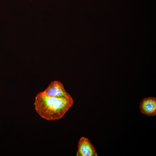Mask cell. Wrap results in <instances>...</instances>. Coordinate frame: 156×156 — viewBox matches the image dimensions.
Instances as JSON below:
<instances>
[{"label":"cell","mask_w":156,"mask_h":156,"mask_svg":"<svg viewBox=\"0 0 156 156\" xmlns=\"http://www.w3.org/2000/svg\"><path fill=\"white\" fill-rule=\"evenodd\" d=\"M139 108L143 114L153 116L156 114V98L148 97L143 99L139 104Z\"/></svg>","instance_id":"277c9868"},{"label":"cell","mask_w":156,"mask_h":156,"mask_svg":"<svg viewBox=\"0 0 156 156\" xmlns=\"http://www.w3.org/2000/svg\"><path fill=\"white\" fill-rule=\"evenodd\" d=\"M73 104L71 96L58 98L49 96L41 92L35 97V109L42 118L48 120L62 118Z\"/></svg>","instance_id":"6da1fadb"},{"label":"cell","mask_w":156,"mask_h":156,"mask_svg":"<svg viewBox=\"0 0 156 156\" xmlns=\"http://www.w3.org/2000/svg\"></svg>","instance_id":"8992f818"},{"label":"cell","mask_w":156,"mask_h":156,"mask_svg":"<svg viewBox=\"0 0 156 156\" xmlns=\"http://www.w3.org/2000/svg\"></svg>","instance_id":"5b68a950"},{"label":"cell","mask_w":156,"mask_h":156,"mask_svg":"<svg viewBox=\"0 0 156 156\" xmlns=\"http://www.w3.org/2000/svg\"><path fill=\"white\" fill-rule=\"evenodd\" d=\"M77 156H97L96 150L89 140L82 137L79 140Z\"/></svg>","instance_id":"3957f363"},{"label":"cell","mask_w":156,"mask_h":156,"mask_svg":"<svg viewBox=\"0 0 156 156\" xmlns=\"http://www.w3.org/2000/svg\"><path fill=\"white\" fill-rule=\"evenodd\" d=\"M41 92L48 96L56 97H66L71 96L66 91L63 84L57 81L51 82L44 91Z\"/></svg>","instance_id":"7a4b0ae2"}]
</instances>
